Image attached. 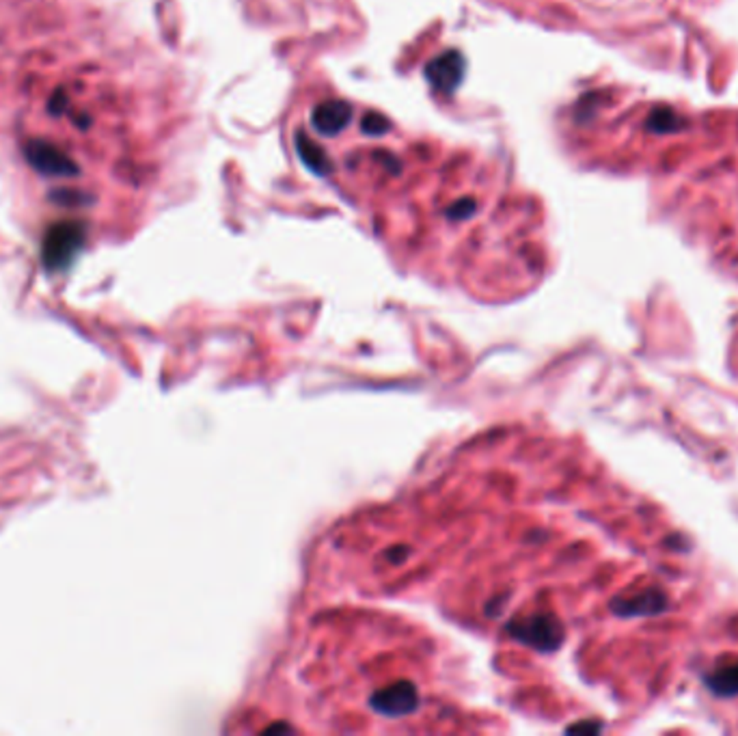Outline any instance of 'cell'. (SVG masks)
Wrapping results in <instances>:
<instances>
[{
    "label": "cell",
    "instance_id": "5b68a950",
    "mask_svg": "<svg viewBox=\"0 0 738 736\" xmlns=\"http://www.w3.org/2000/svg\"><path fill=\"white\" fill-rule=\"evenodd\" d=\"M648 128L654 132H674V130L682 128V119H678L676 112L668 109H657L648 117Z\"/></svg>",
    "mask_w": 738,
    "mask_h": 736
},
{
    "label": "cell",
    "instance_id": "3957f363",
    "mask_svg": "<svg viewBox=\"0 0 738 736\" xmlns=\"http://www.w3.org/2000/svg\"><path fill=\"white\" fill-rule=\"evenodd\" d=\"M28 158H31L35 169L47 175H69L76 171V166L57 147L46 145V142H33L28 147Z\"/></svg>",
    "mask_w": 738,
    "mask_h": 736
},
{
    "label": "cell",
    "instance_id": "7a4b0ae2",
    "mask_svg": "<svg viewBox=\"0 0 738 736\" xmlns=\"http://www.w3.org/2000/svg\"><path fill=\"white\" fill-rule=\"evenodd\" d=\"M669 607V596L660 587H648V590L635 594L633 598H622L611 605V609L622 617L637 615H659Z\"/></svg>",
    "mask_w": 738,
    "mask_h": 736
},
{
    "label": "cell",
    "instance_id": "277c9868",
    "mask_svg": "<svg viewBox=\"0 0 738 736\" xmlns=\"http://www.w3.org/2000/svg\"><path fill=\"white\" fill-rule=\"evenodd\" d=\"M704 682H706V687L719 698L738 696V661L712 669V672L704 678Z\"/></svg>",
    "mask_w": 738,
    "mask_h": 736
},
{
    "label": "cell",
    "instance_id": "6da1fadb",
    "mask_svg": "<svg viewBox=\"0 0 738 736\" xmlns=\"http://www.w3.org/2000/svg\"><path fill=\"white\" fill-rule=\"evenodd\" d=\"M85 242V231L79 223H61L47 231L44 242V261L50 270H61L74 259Z\"/></svg>",
    "mask_w": 738,
    "mask_h": 736
}]
</instances>
